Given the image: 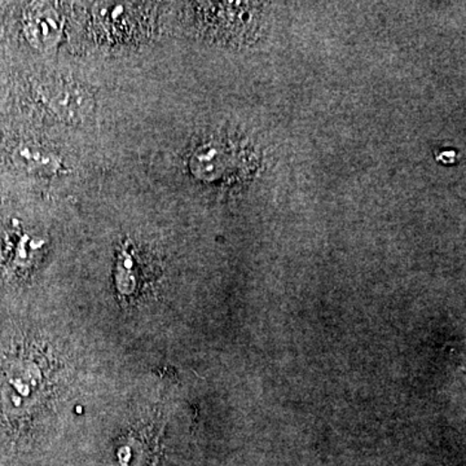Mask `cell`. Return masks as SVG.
Returning <instances> with one entry per match:
<instances>
[{"label": "cell", "mask_w": 466, "mask_h": 466, "mask_svg": "<svg viewBox=\"0 0 466 466\" xmlns=\"http://www.w3.org/2000/svg\"><path fill=\"white\" fill-rule=\"evenodd\" d=\"M42 97L54 113L66 121H82L94 108V100L85 88L67 82H50L42 87Z\"/></svg>", "instance_id": "obj_1"}, {"label": "cell", "mask_w": 466, "mask_h": 466, "mask_svg": "<svg viewBox=\"0 0 466 466\" xmlns=\"http://www.w3.org/2000/svg\"><path fill=\"white\" fill-rule=\"evenodd\" d=\"M24 34L34 47L50 50L63 35V18L52 5L34 3L24 15Z\"/></svg>", "instance_id": "obj_2"}, {"label": "cell", "mask_w": 466, "mask_h": 466, "mask_svg": "<svg viewBox=\"0 0 466 466\" xmlns=\"http://www.w3.org/2000/svg\"><path fill=\"white\" fill-rule=\"evenodd\" d=\"M42 245V240L30 238L21 229H11L0 238V265L8 272L25 268Z\"/></svg>", "instance_id": "obj_3"}, {"label": "cell", "mask_w": 466, "mask_h": 466, "mask_svg": "<svg viewBox=\"0 0 466 466\" xmlns=\"http://www.w3.org/2000/svg\"><path fill=\"white\" fill-rule=\"evenodd\" d=\"M14 161L18 167L27 173L56 175L63 170V162L56 153L36 146H21L14 153Z\"/></svg>", "instance_id": "obj_4"}]
</instances>
